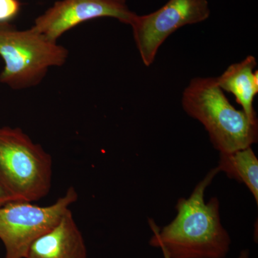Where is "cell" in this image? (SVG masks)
Here are the masks:
<instances>
[{"instance_id":"obj_10","label":"cell","mask_w":258,"mask_h":258,"mask_svg":"<svg viewBox=\"0 0 258 258\" xmlns=\"http://www.w3.org/2000/svg\"><path fill=\"white\" fill-rule=\"evenodd\" d=\"M217 167L230 179L244 184L258 203V159L252 147L220 153Z\"/></svg>"},{"instance_id":"obj_5","label":"cell","mask_w":258,"mask_h":258,"mask_svg":"<svg viewBox=\"0 0 258 258\" xmlns=\"http://www.w3.org/2000/svg\"><path fill=\"white\" fill-rule=\"evenodd\" d=\"M79 200L74 186L49 206L15 201L0 206V240L4 244L3 258H26L37 237L55 227L70 207Z\"/></svg>"},{"instance_id":"obj_2","label":"cell","mask_w":258,"mask_h":258,"mask_svg":"<svg viewBox=\"0 0 258 258\" xmlns=\"http://www.w3.org/2000/svg\"><path fill=\"white\" fill-rule=\"evenodd\" d=\"M183 110L198 120L220 153L252 147L258 140V123L231 104L215 78H195L183 91Z\"/></svg>"},{"instance_id":"obj_12","label":"cell","mask_w":258,"mask_h":258,"mask_svg":"<svg viewBox=\"0 0 258 258\" xmlns=\"http://www.w3.org/2000/svg\"><path fill=\"white\" fill-rule=\"evenodd\" d=\"M11 202H15V200L5 192L4 189L0 186V206H3Z\"/></svg>"},{"instance_id":"obj_6","label":"cell","mask_w":258,"mask_h":258,"mask_svg":"<svg viewBox=\"0 0 258 258\" xmlns=\"http://www.w3.org/2000/svg\"><path fill=\"white\" fill-rule=\"evenodd\" d=\"M210 13L208 0H169L150 14L137 15L130 26L144 66L154 63L159 47L171 34L185 25L205 21Z\"/></svg>"},{"instance_id":"obj_13","label":"cell","mask_w":258,"mask_h":258,"mask_svg":"<svg viewBox=\"0 0 258 258\" xmlns=\"http://www.w3.org/2000/svg\"><path fill=\"white\" fill-rule=\"evenodd\" d=\"M161 252H162L163 256L164 258H171L169 257V254L166 253V252L164 249H161ZM238 258H249V252L248 250H243L241 252L240 256Z\"/></svg>"},{"instance_id":"obj_8","label":"cell","mask_w":258,"mask_h":258,"mask_svg":"<svg viewBox=\"0 0 258 258\" xmlns=\"http://www.w3.org/2000/svg\"><path fill=\"white\" fill-rule=\"evenodd\" d=\"M26 258H88L82 232L71 210L55 227L32 242Z\"/></svg>"},{"instance_id":"obj_9","label":"cell","mask_w":258,"mask_h":258,"mask_svg":"<svg viewBox=\"0 0 258 258\" xmlns=\"http://www.w3.org/2000/svg\"><path fill=\"white\" fill-rule=\"evenodd\" d=\"M256 66L255 57L248 55L241 62L231 64L221 76L215 78L219 87L234 95L242 111L254 123H258L253 107L258 93V72L254 71Z\"/></svg>"},{"instance_id":"obj_4","label":"cell","mask_w":258,"mask_h":258,"mask_svg":"<svg viewBox=\"0 0 258 258\" xmlns=\"http://www.w3.org/2000/svg\"><path fill=\"white\" fill-rule=\"evenodd\" d=\"M0 57L4 62L0 83L23 90L40 84L51 68L63 66L69 50L32 28L22 30L0 24Z\"/></svg>"},{"instance_id":"obj_7","label":"cell","mask_w":258,"mask_h":258,"mask_svg":"<svg viewBox=\"0 0 258 258\" xmlns=\"http://www.w3.org/2000/svg\"><path fill=\"white\" fill-rule=\"evenodd\" d=\"M137 15L125 0H59L37 17L32 28L57 42L66 32L90 20L111 18L131 25Z\"/></svg>"},{"instance_id":"obj_1","label":"cell","mask_w":258,"mask_h":258,"mask_svg":"<svg viewBox=\"0 0 258 258\" xmlns=\"http://www.w3.org/2000/svg\"><path fill=\"white\" fill-rule=\"evenodd\" d=\"M219 168H212L195 186L189 198H179L174 220L159 228L152 219L149 244L164 249L171 258H225L230 249V236L222 225L217 197L205 202V194Z\"/></svg>"},{"instance_id":"obj_11","label":"cell","mask_w":258,"mask_h":258,"mask_svg":"<svg viewBox=\"0 0 258 258\" xmlns=\"http://www.w3.org/2000/svg\"><path fill=\"white\" fill-rule=\"evenodd\" d=\"M20 0H0V24L11 23L21 10Z\"/></svg>"},{"instance_id":"obj_3","label":"cell","mask_w":258,"mask_h":258,"mask_svg":"<svg viewBox=\"0 0 258 258\" xmlns=\"http://www.w3.org/2000/svg\"><path fill=\"white\" fill-rule=\"evenodd\" d=\"M52 158L20 128L0 127V186L15 201H38L50 192Z\"/></svg>"}]
</instances>
